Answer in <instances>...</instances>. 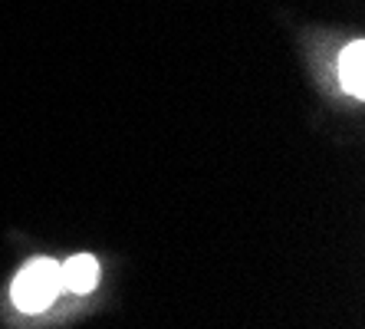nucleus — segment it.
I'll return each instance as SVG.
<instances>
[{"label":"nucleus","instance_id":"f03ea898","mask_svg":"<svg viewBox=\"0 0 365 329\" xmlns=\"http://www.w3.org/2000/svg\"><path fill=\"white\" fill-rule=\"evenodd\" d=\"M96 277H99V263L93 257H86V253H79V257H73L60 267V283L69 293H89L96 287Z\"/></svg>","mask_w":365,"mask_h":329},{"label":"nucleus","instance_id":"f257e3e1","mask_svg":"<svg viewBox=\"0 0 365 329\" xmlns=\"http://www.w3.org/2000/svg\"><path fill=\"white\" fill-rule=\"evenodd\" d=\"M63 290L60 283V263L56 260H34L30 267L17 273L14 287H10V296L14 303L24 313H40L56 300V293Z\"/></svg>","mask_w":365,"mask_h":329},{"label":"nucleus","instance_id":"7ed1b4c3","mask_svg":"<svg viewBox=\"0 0 365 329\" xmlns=\"http://www.w3.org/2000/svg\"><path fill=\"white\" fill-rule=\"evenodd\" d=\"M339 79L352 96H362L365 93V43L356 40L349 43L346 50L339 56Z\"/></svg>","mask_w":365,"mask_h":329}]
</instances>
